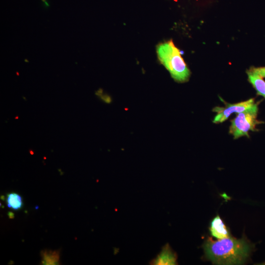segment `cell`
<instances>
[{"label":"cell","mask_w":265,"mask_h":265,"mask_svg":"<svg viewBox=\"0 0 265 265\" xmlns=\"http://www.w3.org/2000/svg\"><path fill=\"white\" fill-rule=\"evenodd\" d=\"M252 246L243 238L228 237L214 241L208 239L204 244L207 258L216 265H241L249 256Z\"/></svg>","instance_id":"cell-1"},{"label":"cell","mask_w":265,"mask_h":265,"mask_svg":"<svg viewBox=\"0 0 265 265\" xmlns=\"http://www.w3.org/2000/svg\"><path fill=\"white\" fill-rule=\"evenodd\" d=\"M157 53L159 61L176 81L182 83L188 80L190 72L172 40L159 44Z\"/></svg>","instance_id":"cell-2"},{"label":"cell","mask_w":265,"mask_h":265,"mask_svg":"<svg viewBox=\"0 0 265 265\" xmlns=\"http://www.w3.org/2000/svg\"><path fill=\"white\" fill-rule=\"evenodd\" d=\"M258 103H255L251 107L238 113L236 117L231 121L229 133L234 139L241 137H249L250 131H256L258 125L264 122L258 120Z\"/></svg>","instance_id":"cell-3"},{"label":"cell","mask_w":265,"mask_h":265,"mask_svg":"<svg viewBox=\"0 0 265 265\" xmlns=\"http://www.w3.org/2000/svg\"><path fill=\"white\" fill-rule=\"evenodd\" d=\"M254 98L235 104L225 103L224 106H215L212 111L216 114L212 122L215 124L221 123L225 121L233 113L241 112L252 106L255 104Z\"/></svg>","instance_id":"cell-4"},{"label":"cell","mask_w":265,"mask_h":265,"mask_svg":"<svg viewBox=\"0 0 265 265\" xmlns=\"http://www.w3.org/2000/svg\"><path fill=\"white\" fill-rule=\"evenodd\" d=\"M177 255L168 243L166 244L156 257L152 260V265H175L177 264Z\"/></svg>","instance_id":"cell-5"},{"label":"cell","mask_w":265,"mask_h":265,"mask_svg":"<svg viewBox=\"0 0 265 265\" xmlns=\"http://www.w3.org/2000/svg\"><path fill=\"white\" fill-rule=\"evenodd\" d=\"M210 231L211 235L218 239H222L230 237V234L222 220L217 215L211 223Z\"/></svg>","instance_id":"cell-6"},{"label":"cell","mask_w":265,"mask_h":265,"mask_svg":"<svg viewBox=\"0 0 265 265\" xmlns=\"http://www.w3.org/2000/svg\"><path fill=\"white\" fill-rule=\"evenodd\" d=\"M248 80L256 90L258 95L265 98V81L263 78L250 71H247Z\"/></svg>","instance_id":"cell-7"},{"label":"cell","mask_w":265,"mask_h":265,"mask_svg":"<svg viewBox=\"0 0 265 265\" xmlns=\"http://www.w3.org/2000/svg\"><path fill=\"white\" fill-rule=\"evenodd\" d=\"M6 203L9 208L14 210H18L21 209L23 206L21 196L15 192L7 194Z\"/></svg>","instance_id":"cell-8"},{"label":"cell","mask_w":265,"mask_h":265,"mask_svg":"<svg viewBox=\"0 0 265 265\" xmlns=\"http://www.w3.org/2000/svg\"><path fill=\"white\" fill-rule=\"evenodd\" d=\"M42 261L44 265H56L59 261V254L54 251L42 252Z\"/></svg>","instance_id":"cell-9"},{"label":"cell","mask_w":265,"mask_h":265,"mask_svg":"<svg viewBox=\"0 0 265 265\" xmlns=\"http://www.w3.org/2000/svg\"><path fill=\"white\" fill-rule=\"evenodd\" d=\"M249 71L254 73L263 78H265V66L260 67H252Z\"/></svg>","instance_id":"cell-10"},{"label":"cell","mask_w":265,"mask_h":265,"mask_svg":"<svg viewBox=\"0 0 265 265\" xmlns=\"http://www.w3.org/2000/svg\"><path fill=\"white\" fill-rule=\"evenodd\" d=\"M8 215L9 217L10 218H11V219L14 218V214L13 212H8Z\"/></svg>","instance_id":"cell-11"},{"label":"cell","mask_w":265,"mask_h":265,"mask_svg":"<svg viewBox=\"0 0 265 265\" xmlns=\"http://www.w3.org/2000/svg\"><path fill=\"white\" fill-rule=\"evenodd\" d=\"M29 152H30L31 155H33L34 154L33 151H32L31 150H29Z\"/></svg>","instance_id":"cell-12"},{"label":"cell","mask_w":265,"mask_h":265,"mask_svg":"<svg viewBox=\"0 0 265 265\" xmlns=\"http://www.w3.org/2000/svg\"><path fill=\"white\" fill-rule=\"evenodd\" d=\"M18 116H16V117L15 118V119H18Z\"/></svg>","instance_id":"cell-13"}]
</instances>
